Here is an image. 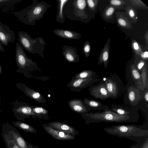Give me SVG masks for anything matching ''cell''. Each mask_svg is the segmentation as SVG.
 I'll list each match as a JSON object with an SVG mask.
<instances>
[{
	"label": "cell",
	"mask_w": 148,
	"mask_h": 148,
	"mask_svg": "<svg viewBox=\"0 0 148 148\" xmlns=\"http://www.w3.org/2000/svg\"><path fill=\"white\" fill-rule=\"evenodd\" d=\"M103 130L108 134L130 139L139 147L148 137V127L133 124L112 125Z\"/></svg>",
	"instance_id": "1"
},
{
	"label": "cell",
	"mask_w": 148,
	"mask_h": 148,
	"mask_svg": "<svg viewBox=\"0 0 148 148\" xmlns=\"http://www.w3.org/2000/svg\"><path fill=\"white\" fill-rule=\"evenodd\" d=\"M82 117L88 123L102 122L124 123L137 122L139 116L135 115H121L110 110L82 114Z\"/></svg>",
	"instance_id": "2"
},
{
	"label": "cell",
	"mask_w": 148,
	"mask_h": 148,
	"mask_svg": "<svg viewBox=\"0 0 148 148\" xmlns=\"http://www.w3.org/2000/svg\"><path fill=\"white\" fill-rule=\"evenodd\" d=\"M51 6L45 2H38L34 0L31 5L13 13L23 23L33 25L35 24L36 21L43 18L44 14Z\"/></svg>",
	"instance_id": "3"
},
{
	"label": "cell",
	"mask_w": 148,
	"mask_h": 148,
	"mask_svg": "<svg viewBox=\"0 0 148 148\" xmlns=\"http://www.w3.org/2000/svg\"><path fill=\"white\" fill-rule=\"evenodd\" d=\"M18 33L17 40L23 49L29 53H37L42 58L43 57V51L46 42L42 38H33L24 31H19Z\"/></svg>",
	"instance_id": "4"
},
{
	"label": "cell",
	"mask_w": 148,
	"mask_h": 148,
	"mask_svg": "<svg viewBox=\"0 0 148 148\" xmlns=\"http://www.w3.org/2000/svg\"><path fill=\"white\" fill-rule=\"evenodd\" d=\"M16 61L18 67L16 72L23 74L25 77H28L29 73L37 67V64L29 58L23 49L20 43H16Z\"/></svg>",
	"instance_id": "5"
},
{
	"label": "cell",
	"mask_w": 148,
	"mask_h": 148,
	"mask_svg": "<svg viewBox=\"0 0 148 148\" xmlns=\"http://www.w3.org/2000/svg\"><path fill=\"white\" fill-rule=\"evenodd\" d=\"M102 80L106 84L110 98L116 99L121 96L124 90V86L122 82L117 75L104 77Z\"/></svg>",
	"instance_id": "6"
},
{
	"label": "cell",
	"mask_w": 148,
	"mask_h": 148,
	"mask_svg": "<svg viewBox=\"0 0 148 148\" xmlns=\"http://www.w3.org/2000/svg\"><path fill=\"white\" fill-rule=\"evenodd\" d=\"M12 110L14 116L19 121H24L30 116L39 117L33 111L31 106L26 103L15 101Z\"/></svg>",
	"instance_id": "7"
},
{
	"label": "cell",
	"mask_w": 148,
	"mask_h": 148,
	"mask_svg": "<svg viewBox=\"0 0 148 148\" xmlns=\"http://www.w3.org/2000/svg\"><path fill=\"white\" fill-rule=\"evenodd\" d=\"M99 81L97 75L94 77L72 79L67 84L66 86L72 91L79 92L84 88L93 85Z\"/></svg>",
	"instance_id": "8"
},
{
	"label": "cell",
	"mask_w": 148,
	"mask_h": 148,
	"mask_svg": "<svg viewBox=\"0 0 148 148\" xmlns=\"http://www.w3.org/2000/svg\"><path fill=\"white\" fill-rule=\"evenodd\" d=\"M88 90L89 94L95 98L105 100L110 98L106 84L103 80L97 84L90 86Z\"/></svg>",
	"instance_id": "9"
},
{
	"label": "cell",
	"mask_w": 148,
	"mask_h": 148,
	"mask_svg": "<svg viewBox=\"0 0 148 148\" xmlns=\"http://www.w3.org/2000/svg\"><path fill=\"white\" fill-rule=\"evenodd\" d=\"M15 85L18 89L29 98L39 103H46L45 98L38 92L28 87L25 84L21 83H16Z\"/></svg>",
	"instance_id": "10"
},
{
	"label": "cell",
	"mask_w": 148,
	"mask_h": 148,
	"mask_svg": "<svg viewBox=\"0 0 148 148\" xmlns=\"http://www.w3.org/2000/svg\"><path fill=\"white\" fill-rule=\"evenodd\" d=\"M15 35L13 31L0 21V42L3 45L7 46L9 43L14 42Z\"/></svg>",
	"instance_id": "11"
},
{
	"label": "cell",
	"mask_w": 148,
	"mask_h": 148,
	"mask_svg": "<svg viewBox=\"0 0 148 148\" xmlns=\"http://www.w3.org/2000/svg\"><path fill=\"white\" fill-rule=\"evenodd\" d=\"M140 90L135 85H130L127 89V99L130 102V105L136 106L142 100L143 95Z\"/></svg>",
	"instance_id": "12"
},
{
	"label": "cell",
	"mask_w": 148,
	"mask_h": 148,
	"mask_svg": "<svg viewBox=\"0 0 148 148\" xmlns=\"http://www.w3.org/2000/svg\"><path fill=\"white\" fill-rule=\"evenodd\" d=\"M3 124L11 134L14 141L19 148H28L26 142L15 127L8 123Z\"/></svg>",
	"instance_id": "13"
},
{
	"label": "cell",
	"mask_w": 148,
	"mask_h": 148,
	"mask_svg": "<svg viewBox=\"0 0 148 148\" xmlns=\"http://www.w3.org/2000/svg\"><path fill=\"white\" fill-rule=\"evenodd\" d=\"M70 108L74 112L81 114L90 112L91 111L84 104L83 100L75 99L68 101Z\"/></svg>",
	"instance_id": "14"
},
{
	"label": "cell",
	"mask_w": 148,
	"mask_h": 148,
	"mask_svg": "<svg viewBox=\"0 0 148 148\" xmlns=\"http://www.w3.org/2000/svg\"><path fill=\"white\" fill-rule=\"evenodd\" d=\"M45 131L55 139L58 140H71L74 139L72 135L64 132L56 130L50 126L44 127Z\"/></svg>",
	"instance_id": "15"
},
{
	"label": "cell",
	"mask_w": 148,
	"mask_h": 148,
	"mask_svg": "<svg viewBox=\"0 0 148 148\" xmlns=\"http://www.w3.org/2000/svg\"><path fill=\"white\" fill-rule=\"evenodd\" d=\"M62 54L65 59L68 62L76 63L79 61V56L75 48L69 46H64Z\"/></svg>",
	"instance_id": "16"
},
{
	"label": "cell",
	"mask_w": 148,
	"mask_h": 148,
	"mask_svg": "<svg viewBox=\"0 0 148 148\" xmlns=\"http://www.w3.org/2000/svg\"><path fill=\"white\" fill-rule=\"evenodd\" d=\"M83 100L84 105L88 109L91 110L103 111L110 110L106 105L93 99L85 98Z\"/></svg>",
	"instance_id": "17"
},
{
	"label": "cell",
	"mask_w": 148,
	"mask_h": 148,
	"mask_svg": "<svg viewBox=\"0 0 148 148\" xmlns=\"http://www.w3.org/2000/svg\"><path fill=\"white\" fill-rule=\"evenodd\" d=\"M53 32L57 36L65 39H77L81 37L80 34L77 32L64 29H56Z\"/></svg>",
	"instance_id": "18"
},
{
	"label": "cell",
	"mask_w": 148,
	"mask_h": 148,
	"mask_svg": "<svg viewBox=\"0 0 148 148\" xmlns=\"http://www.w3.org/2000/svg\"><path fill=\"white\" fill-rule=\"evenodd\" d=\"M2 136L6 148H19L3 123L2 125Z\"/></svg>",
	"instance_id": "19"
},
{
	"label": "cell",
	"mask_w": 148,
	"mask_h": 148,
	"mask_svg": "<svg viewBox=\"0 0 148 148\" xmlns=\"http://www.w3.org/2000/svg\"><path fill=\"white\" fill-rule=\"evenodd\" d=\"M50 126L57 130L69 134H74V128L66 123L59 122H53L50 123Z\"/></svg>",
	"instance_id": "20"
},
{
	"label": "cell",
	"mask_w": 148,
	"mask_h": 148,
	"mask_svg": "<svg viewBox=\"0 0 148 148\" xmlns=\"http://www.w3.org/2000/svg\"><path fill=\"white\" fill-rule=\"evenodd\" d=\"M110 110L121 115H135L138 114L136 111L130 110L128 108L118 106L113 103Z\"/></svg>",
	"instance_id": "21"
},
{
	"label": "cell",
	"mask_w": 148,
	"mask_h": 148,
	"mask_svg": "<svg viewBox=\"0 0 148 148\" xmlns=\"http://www.w3.org/2000/svg\"><path fill=\"white\" fill-rule=\"evenodd\" d=\"M130 73L132 80L134 82L135 86L140 90L143 91L140 75L135 66H131Z\"/></svg>",
	"instance_id": "22"
},
{
	"label": "cell",
	"mask_w": 148,
	"mask_h": 148,
	"mask_svg": "<svg viewBox=\"0 0 148 148\" xmlns=\"http://www.w3.org/2000/svg\"><path fill=\"white\" fill-rule=\"evenodd\" d=\"M13 124L15 126L25 131L33 133H36V131L30 125L19 121H13Z\"/></svg>",
	"instance_id": "23"
},
{
	"label": "cell",
	"mask_w": 148,
	"mask_h": 148,
	"mask_svg": "<svg viewBox=\"0 0 148 148\" xmlns=\"http://www.w3.org/2000/svg\"><path fill=\"white\" fill-rule=\"evenodd\" d=\"M97 75L96 72L91 70H84L76 74L72 79L77 78L84 79L94 77Z\"/></svg>",
	"instance_id": "24"
},
{
	"label": "cell",
	"mask_w": 148,
	"mask_h": 148,
	"mask_svg": "<svg viewBox=\"0 0 148 148\" xmlns=\"http://www.w3.org/2000/svg\"><path fill=\"white\" fill-rule=\"evenodd\" d=\"M68 0L58 1V10L57 15V21L61 23L64 22L65 18L63 13V9L65 3L68 1Z\"/></svg>",
	"instance_id": "25"
},
{
	"label": "cell",
	"mask_w": 148,
	"mask_h": 148,
	"mask_svg": "<svg viewBox=\"0 0 148 148\" xmlns=\"http://www.w3.org/2000/svg\"><path fill=\"white\" fill-rule=\"evenodd\" d=\"M140 74L144 90L148 89V72L146 65H145L141 71Z\"/></svg>",
	"instance_id": "26"
},
{
	"label": "cell",
	"mask_w": 148,
	"mask_h": 148,
	"mask_svg": "<svg viewBox=\"0 0 148 148\" xmlns=\"http://www.w3.org/2000/svg\"><path fill=\"white\" fill-rule=\"evenodd\" d=\"M31 106L33 111L39 116L48 114V111L43 107L38 106Z\"/></svg>",
	"instance_id": "27"
},
{
	"label": "cell",
	"mask_w": 148,
	"mask_h": 148,
	"mask_svg": "<svg viewBox=\"0 0 148 148\" xmlns=\"http://www.w3.org/2000/svg\"><path fill=\"white\" fill-rule=\"evenodd\" d=\"M86 2L85 0H78L76 1L75 5L79 9H84L86 6Z\"/></svg>",
	"instance_id": "28"
},
{
	"label": "cell",
	"mask_w": 148,
	"mask_h": 148,
	"mask_svg": "<svg viewBox=\"0 0 148 148\" xmlns=\"http://www.w3.org/2000/svg\"><path fill=\"white\" fill-rule=\"evenodd\" d=\"M21 1V0H0V6L10 5Z\"/></svg>",
	"instance_id": "29"
},
{
	"label": "cell",
	"mask_w": 148,
	"mask_h": 148,
	"mask_svg": "<svg viewBox=\"0 0 148 148\" xmlns=\"http://www.w3.org/2000/svg\"><path fill=\"white\" fill-rule=\"evenodd\" d=\"M90 49V46L87 43H86L84 47L83 50L84 53L86 56L88 53Z\"/></svg>",
	"instance_id": "30"
},
{
	"label": "cell",
	"mask_w": 148,
	"mask_h": 148,
	"mask_svg": "<svg viewBox=\"0 0 148 148\" xmlns=\"http://www.w3.org/2000/svg\"><path fill=\"white\" fill-rule=\"evenodd\" d=\"M114 9L113 8L110 7L106 11V14L107 16H111L114 12Z\"/></svg>",
	"instance_id": "31"
},
{
	"label": "cell",
	"mask_w": 148,
	"mask_h": 148,
	"mask_svg": "<svg viewBox=\"0 0 148 148\" xmlns=\"http://www.w3.org/2000/svg\"><path fill=\"white\" fill-rule=\"evenodd\" d=\"M140 148H148V137L140 145Z\"/></svg>",
	"instance_id": "32"
},
{
	"label": "cell",
	"mask_w": 148,
	"mask_h": 148,
	"mask_svg": "<svg viewBox=\"0 0 148 148\" xmlns=\"http://www.w3.org/2000/svg\"><path fill=\"white\" fill-rule=\"evenodd\" d=\"M110 3L112 5L116 6H119L121 4V1L118 0H111Z\"/></svg>",
	"instance_id": "33"
},
{
	"label": "cell",
	"mask_w": 148,
	"mask_h": 148,
	"mask_svg": "<svg viewBox=\"0 0 148 148\" xmlns=\"http://www.w3.org/2000/svg\"><path fill=\"white\" fill-rule=\"evenodd\" d=\"M145 63L143 62H139L137 66V69L138 71H141L142 69L145 66Z\"/></svg>",
	"instance_id": "34"
},
{
	"label": "cell",
	"mask_w": 148,
	"mask_h": 148,
	"mask_svg": "<svg viewBox=\"0 0 148 148\" xmlns=\"http://www.w3.org/2000/svg\"><path fill=\"white\" fill-rule=\"evenodd\" d=\"M143 98H144L145 101L147 103L148 102V89H146L143 95Z\"/></svg>",
	"instance_id": "35"
},
{
	"label": "cell",
	"mask_w": 148,
	"mask_h": 148,
	"mask_svg": "<svg viewBox=\"0 0 148 148\" xmlns=\"http://www.w3.org/2000/svg\"><path fill=\"white\" fill-rule=\"evenodd\" d=\"M132 1V2L134 4H136L135 5H137L138 4H139L138 5L140 6H146L145 5L140 1V0H134V1Z\"/></svg>",
	"instance_id": "36"
},
{
	"label": "cell",
	"mask_w": 148,
	"mask_h": 148,
	"mask_svg": "<svg viewBox=\"0 0 148 148\" xmlns=\"http://www.w3.org/2000/svg\"><path fill=\"white\" fill-rule=\"evenodd\" d=\"M119 23L121 25L124 26L126 25V23L125 21L123 19L120 18L118 20Z\"/></svg>",
	"instance_id": "37"
},
{
	"label": "cell",
	"mask_w": 148,
	"mask_h": 148,
	"mask_svg": "<svg viewBox=\"0 0 148 148\" xmlns=\"http://www.w3.org/2000/svg\"><path fill=\"white\" fill-rule=\"evenodd\" d=\"M87 2L89 7L91 8H93L95 6V3L94 1L92 0H88Z\"/></svg>",
	"instance_id": "38"
},
{
	"label": "cell",
	"mask_w": 148,
	"mask_h": 148,
	"mask_svg": "<svg viewBox=\"0 0 148 148\" xmlns=\"http://www.w3.org/2000/svg\"><path fill=\"white\" fill-rule=\"evenodd\" d=\"M129 14L131 17H133L134 16V13L132 10H130L129 11Z\"/></svg>",
	"instance_id": "39"
},
{
	"label": "cell",
	"mask_w": 148,
	"mask_h": 148,
	"mask_svg": "<svg viewBox=\"0 0 148 148\" xmlns=\"http://www.w3.org/2000/svg\"><path fill=\"white\" fill-rule=\"evenodd\" d=\"M142 57L144 58H147L148 57V52L146 51L141 55Z\"/></svg>",
	"instance_id": "40"
},
{
	"label": "cell",
	"mask_w": 148,
	"mask_h": 148,
	"mask_svg": "<svg viewBox=\"0 0 148 148\" xmlns=\"http://www.w3.org/2000/svg\"><path fill=\"white\" fill-rule=\"evenodd\" d=\"M0 51L4 52L5 49L2 43L0 42Z\"/></svg>",
	"instance_id": "41"
},
{
	"label": "cell",
	"mask_w": 148,
	"mask_h": 148,
	"mask_svg": "<svg viewBox=\"0 0 148 148\" xmlns=\"http://www.w3.org/2000/svg\"><path fill=\"white\" fill-rule=\"evenodd\" d=\"M134 49L136 50L138 49L139 48L138 44L136 42L134 43Z\"/></svg>",
	"instance_id": "42"
},
{
	"label": "cell",
	"mask_w": 148,
	"mask_h": 148,
	"mask_svg": "<svg viewBox=\"0 0 148 148\" xmlns=\"http://www.w3.org/2000/svg\"><path fill=\"white\" fill-rule=\"evenodd\" d=\"M129 148H140V147L136 144L132 145Z\"/></svg>",
	"instance_id": "43"
},
{
	"label": "cell",
	"mask_w": 148,
	"mask_h": 148,
	"mask_svg": "<svg viewBox=\"0 0 148 148\" xmlns=\"http://www.w3.org/2000/svg\"><path fill=\"white\" fill-rule=\"evenodd\" d=\"M2 69L1 66L0 64V76L2 72Z\"/></svg>",
	"instance_id": "44"
},
{
	"label": "cell",
	"mask_w": 148,
	"mask_h": 148,
	"mask_svg": "<svg viewBox=\"0 0 148 148\" xmlns=\"http://www.w3.org/2000/svg\"><path fill=\"white\" fill-rule=\"evenodd\" d=\"M1 97L0 96V105H1Z\"/></svg>",
	"instance_id": "45"
},
{
	"label": "cell",
	"mask_w": 148,
	"mask_h": 148,
	"mask_svg": "<svg viewBox=\"0 0 148 148\" xmlns=\"http://www.w3.org/2000/svg\"><path fill=\"white\" fill-rule=\"evenodd\" d=\"M1 112V110H0V113Z\"/></svg>",
	"instance_id": "46"
}]
</instances>
